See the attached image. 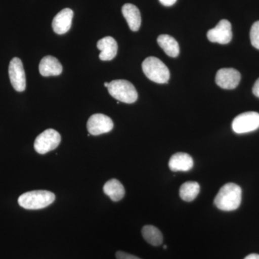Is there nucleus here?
<instances>
[{
    "label": "nucleus",
    "instance_id": "nucleus-1",
    "mask_svg": "<svg viewBox=\"0 0 259 259\" xmlns=\"http://www.w3.org/2000/svg\"><path fill=\"white\" fill-rule=\"evenodd\" d=\"M242 190L234 183H228L221 187L215 198L214 205L223 211H233L241 205Z\"/></svg>",
    "mask_w": 259,
    "mask_h": 259
},
{
    "label": "nucleus",
    "instance_id": "nucleus-2",
    "mask_svg": "<svg viewBox=\"0 0 259 259\" xmlns=\"http://www.w3.org/2000/svg\"><path fill=\"white\" fill-rule=\"evenodd\" d=\"M55 199V194L49 191L35 190L20 195L18 204L24 209H40L50 205Z\"/></svg>",
    "mask_w": 259,
    "mask_h": 259
},
{
    "label": "nucleus",
    "instance_id": "nucleus-3",
    "mask_svg": "<svg viewBox=\"0 0 259 259\" xmlns=\"http://www.w3.org/2000/svg\"><path fill=\"white\" fill-rule=\"evenodd\" d=\"M143 71L148 79L158 83H168L170 72L168 67L158 58L150 56L142 64Z\"/></svg>",
    "mask_w": 259,
    "mask_h": 259
},
{
    "label": "nucleus",
    "instance_id": "nucleus-4",
    "mask_svg": "<svg viewBox=\"0 0 259 259\" xmlns=\"http://www.w3.org/2000/svg\"><path fill=\"white\" fill-rule=\"evenodd\" d=\"M107 89L109 93L113 98L124 103H134L139 97L134 84L127 80H113L109 83Z\"/></svg>",
    "mask_w": 259,
    "mask_h": 259
},
{
    "label": "nucleus",
    "instance_id": "nucleus-5",
    "mask_svg": "<svg viewBox=\"0 0 259 259\" xmlns=\"http://www.w3.org/2000/svg\"><path fill=\"white\" fill-rule=\"evenodd\" d=\"M61 135L54 129H48L39 135L34 143V148L37 153L45 154L56 149L60 144Z\"/></svg>",
    "mask_w": 259,
    "mask_h": 259
},
{
    "label": "nucleus",
    "instance_id": "nucleus-6",
    "mask_svg": "<svg viewBox=\"0 0 259 259\" xmlns=\"http://www.w3.org/2000/svg\"><path fill=\"white\" fill-rule=\"evenodd\" d=\"M232 127L233 131L238 134L254 131L259 127V114L255 112L240 114L233 120Z\"/></svg>",
    "mask_w": 259,
    "mask_h": 259
},
{
    "label": "nucleus",
    "instance_id": "nucleus-7",
    "mask_svg": "<svg viewBox=\"0 0 259 259\" xmlns=\"http://www.w3.org/2000/svg\"><path fill=\"white\" fill-rule=\"evenodd\" d=\"M112 119L104 114H94L89 118L87 127L90 135L99 136L107 134L113 129Z\"/></svg>",
    "mask_w": 259,
    "mask_h": 259
},
{
    "label": "nucleus",
    "instance_id": "nucleus-8",
    "mask_svg": "<svg viewBox=\"0 0 259 259\" xmlns=\"http://www.w3.org/2000/svg\"><path fill=\"white\" fill-rule=\"evenodd\" d=\"M10 82L17 92L25 91L26 88V77L23 63L19 58L15 57L9 65Z\"/></svg>",
    "mask_w": 259,
    "mask_h": 259
},
{
    "label": "nucleus",
    "instance_id": "nucleus-9",
    "mask_svg": "<svg viewBox=\"0 0 259 259\" xmlns=\"http://www.w3.org/2000/svg\"><path fill=\"white\" fill-rule=\"evenodd\" d=\"M209 41L218 44H229L233 37L231 24L228 20H222L218 23L214 28L209 30L207 33Z\"/></svg>",
    "mask_w": 259,
    "mask_h": 259
},
{
    "label": "nucleus",
    "instance_id": "nucleus-10",
    "mask_svg": "<svg viewBox=\"0 0 259 259\" xmlns=\"http://www.w3.org/2000/svg\"><path fill=\"white\" fill-rule=\"evenodd\" d=\"M241 79V75L236 69L223 68L218 71L215 82L220 88L225 90H233L238 86Z\"/></svg>",
    "mask_w": 259,
    "mask_h": 259
},
{
    "label": "nucleus",
    "instance_id": "nucleus-11",
    "mask_svg": "<svg viewBox=\"0 0 259 259\" xmlns=\"http://www.w3.org/2000/svg\"><path fill=\"white\" fill-rule=\"evenodd\" d=\"M74 12L69 8L61 10L53 20L52 27L54 31L59 35H63L70 30L72 24Z\"/></svg>",
    "mask_w": 259,
    "mask_h": 259
},
{
    "label": "nucleus",
    "instance_id": "nucleus-12",
    "mask_svg": "<svg viewBox=\"0 0 259 259\" xmlns=\"http://www.w3.org/2000/svg\"><path fill=\"white\" fill-rule=\"evenodd\" d=\"M97 47L100 52V60L111 61L117 55V42L112 37L107 36L100 39L97 44Z\"/></svg>",
    "mask_w": 259,
    "mask_h": 259
},
{
    "label": "nucleus",
    "instance_id": "nucleus-13",
    "mask_svg": "<svg viewBox=\"0 0 259 259\" xmlns=\"http://www.w3.org/2000/svg\"><path fill=\"white\" fill-rule=\"evenodd\" d=\"M63 71L60 61L52 56L42 58L39 64V71L42 76H59Z\"/></svg>",
    "mask_w": 259,
    "mask_h": 259
},
{
    "label": "nucleus",
    "instance_id": "nucleus-14",
    "mask_svg": "<svg viewBox=\"0 0 259 259\" xmlns=\"http://www.w3.org/2000/svg\"><path fill=\"white\" fill-rule=\"evenodd\" d=\"M194 166V161L190 155L186 153L174 154L168 162V166L172 171H189Z\"/></svg>",
    "mask_w": 259,
    "mask_h": 259
},
{
    "label": "nucleus",
    "instance_id": "nucleus-15",
    "mask_svg": "<svg viewBox=\"0 0 259 259\" xmlns=\"http://www.w3.org/2000/svg\"><path fill=\"white\" fill-rule=\"evenodd\" d=\"M122 13L130 29L132 31H138L141 25V15L139 8L136 5L127 3L122 6Z\"/></svg>",
    "mask_w": 259,
    "mask_h": 259
},
{
    "label": "nucleus",
    "instance_id": "nucleus-16",
    "mask_svg": "<svg viewBox=\"0 0 259 259\" xmlns=\"http://www.w3.org/2000/svg\"><path fill=\"white\" fill-rule=\"evenodd\" d=\"M104 193L108 196L113 202H118L125 194V188L120 181L112 179L105 183L103 187Z\"/></svg>",
    "mask_w": 259,
    "mask_h": 259
},
{
    "label": "nucleus",
    "instance_id": "nucleus-17",
    "mask_svg": "<svg viewBox=\"0 0 259 259\" xmlns=\"http://www.w3.org/2000/svg\"><path fill=\"white\" fill-rule=\"evenodd\" d=\"M158 46L164 51L166 55L175 58L180 54V46L173 37L168 35H161L158 37Z\"/></svg>",
    "mask_w": 259,
    "mask_h": 259
},
{
    "label": "nucleus",
    "instance_id": "nucleus-18",
    "mask_svg": "<svg viewBox=\"0 0 259 259\" xmlns=\"http://www.w3.org/2000/svg\"><path fill=\"white\" fill-rule=\"evenodd\" d=\"M200 191V187L197 182H187L181 186L180 195L185 202H192L197 197Z\"/></svg>",
    "mask_w": 259,
    "mask_h": 259
},
{
    "label": "nucleus",
    "instance_id": "nucleus-19",
    "mask_svg": "<svg viewBox=\"0 0 259 259\" xmlns=\"http://www.w3.org/2000/svg\"><path fill=\"white\" fill-rule=\"evenodd\" d=\"M142 236L149 244L158 246L163 243L161 232L153 226H145L142 228Z\"/></svg>",
    "mask_w": 259,
    "mask_h": 259
},
{
    "label": "nucleus",
    "instance_id": "nucleus-20",
    "mask_svg": "<svg viewBox=\"0 0 259 259\" xmlns=\"http://www.w3.org/2000/svg\"><path fill=\"white\" fill-rule=\"evenodd\" d=\"M250 42L252 46L259 50V20L252 25L250 32Z\"/></svg>",
    "mask_w": 259,
    "mask_h": 259
},
{
    "label": "nucleus",
    "instance_id": "nucleus-21",
    "mask_svg": "<svg viewBox=\"0 0 259 259\" xmlns=\"http://www.w3.org/2000/svg\"><path fill=\"white\" fill-rule=\"evenodd\" d=\"M115 255L117 259H141L136 255H131L123 251H117Z\"/></svg>",
    "mask_w": 259,
    "mask_h": 259
},
{
    "label": "nucleus",
    "instance_id": "nucleus-22",
    "mask_svg": "<svg viewBox=\"0 0 259 259\" xmlns=\"http://www.w3.org/2000/svg\"><path fill=\"white\" fill-rule=\"evenodd\" d=\"M253 93L255 97L259 98V78L255 81L254 85L253 87Z\"/></svg>",
    "mask_w": 259,
    "mask_h": 259
},
{
    "label": "nucleus",
    "instance_id": "nucleus-23",
    "mask_svg": "<svg viewBox=\"0 0 259 259\" xmlns=\"http://www.w3.org/2000/svg\"><path fill=\"white\" fill-rule=\"evenodd\" d=\"M159 1L164 6L169 7L175 5L176 3L177 0H159Z\"/></svg>",
    "mask_w": 259,
    "mask_h": 259
},
{
    "label": "nucleus",
    "instance_id": "nucleus-24",
    "mask_svg": "<svg viewBox=\"0 0 259 259\" xmlns=\"http://www.w3.org/2000/svg\"><path fill=\"white\" fill-rule=\"evenodd\" d=\"M244 259H259V255L256 253H251V254L247 255Z\"/></svg>",
    "mask_w": 259,
    "mask_h": 259
},
{
    "label": "nucleus",
    "instance_id": "nucleus-25",
    "mask_svg": "<svg viewBox=\"0 0 259 259\" xmlns=\"http://www.w3.org/2000/svg\"><path fill=\"white\" fill-rule=\"evenodd\" d=\"M109 83H110L105 82V83H104V85H105V88H108Z\"/></svg>",
    "mask_w": 259,
    "mask_h": 259
},
{
    "label": "nucleus",
    "instance_id": "nucleus-26",
    "mask_svg": "<svg viewBox=\"0 0 259 259\" xmlns=\"http://www.w3.org/2000/svg\"><path fill=\"white\" fill-rule=\"evenodd\" d=\"M163 248H164V249H166V245H164V246H163Z\"/></svg>",
    "mask_w": 259,
    "mask_h": 259
}]
</instances>
